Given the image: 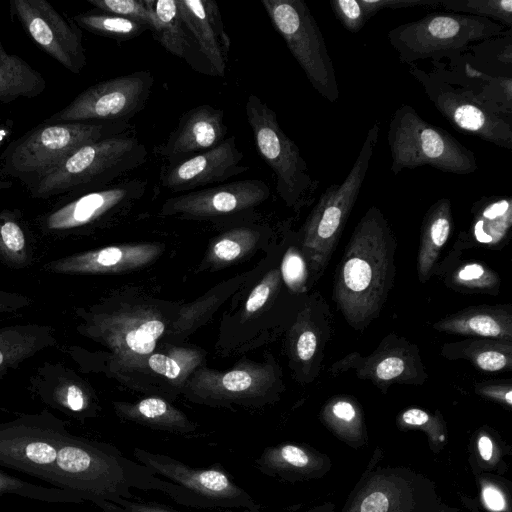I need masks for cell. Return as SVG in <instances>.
Wrapping results in <instances>:
<instances>
[{
    "mask_svg": "<svg viewBox=\"0 0 512 512\" xmlns=\"http://www.w3.org/2000/svg\"><path fill=\"white\" fill-rule=\"evenodd\" d=\"M224 111L209 104H201L186 111L175 129L154 152L174 165L220 144L227 135Z\"/></svg>",
    "mask_w": 512,
    "mask_h": 512,
    "instance_id": "obj_18",
    "label": "cell"
},
{
    "mask_svg": "<svg viewBox=\"0 0 512 512\" xmlns=\"http://www.w3.org/2000/svg\"><path fill=\"white\" fill-rule=\"evenodd\" d=\"M483 500L492 511L499 512L505 509V500L500 491L494 487L488 486L483 489Z\"/></svg>",
    "mask_w": 512,
    "mask_h": 512,
    "instance_id": "obj_49",
    "label": "cell"
},
{
    "mask_svg": "<svg viewBox=\"0 0 512 512\" xmlns=\"http://www.w3.org/2000/svg\"><path fill=\"white\" fill-rule=\"evenodd\" d=\"M102 512H179L159 503L135 501L133 499H120L117 503L102 502L97 506ZM224 512H261L260 506L253 509L234 511L226 509Z\"/></svg>",
    "mask_w": 512,
    "mask_h": 512,
    "instance_id": "obj_39",
    "label": "cell"
},
{
    "mask_svg": "<svg viewBox=\"0 0 512 512\" xmlns=\"http://www.w3.org/2000/svg\"><path fill=\"white\" fill-rule=\"evenodd\" d=\"M0 240L4 248L11 253H20L25 247L24 233L12 220H6L0 225Z\"/></svg>",
    "mask_w": 512,
    "mask_h": 512,
    "instance_id": "obj_45",
    "label": "cell"
},
{
    "mask_svg": "<svg viewBox=\"0 0 512 512\" xmlns=\"http://www.w3.org/2000/svg\"><path fill=\"white\" fill-rule=\"evenodd\" d=\"M376 121L349 173L340 184L333 183L320 196L303 230V251L309 267L320 275L329 263L349 215L360 194L379 137Z\"/></svg>",
    "mask_w": 512,
    "mask_h": 512,
    "instance_id": "obj_7",
    "label": "cell"
},
{
    "mask_svg": "<svg viewBox=\"0 0 512 512\" xmlns=\"http://www.w3.org/2000/svg\"><path fill=\"white\" fill-rule=\"evenodd\" d=\"M10 9L30 38L74 74L87 64L81 28L46 0H11Z\"/></svg>",
    "mask_w": 512,
    "mask_h": 512,
    "instance_id": "obj_13",
    "label": "cell"
},
{
    "mask_svg": "<svg viewBox=\"0 0 512 512\" xmlns=\"http://www.w3.org/2000/svg\"><path fill=\"white\" fill-rule=\"evenodd\" d=\"M479 395L507 406L512 405V384L510 381L482 382L475 385Z\"/></svg>",
    "mask_w": 512,
    "mask_h": 512,
    "instance_id": "obj_44",
    "label": "cell"
},
{
    "mask_svg": "<svg viewBox=\"0 0 512 512\" xmlns=\"http://www.w3.org/2000/svg\"><path fill=\"white\" fill-rule=\"evenodd\" d=\"M72 19L81 29L120 41L133 39L150 30L145 23L104 12L81 13Z\"/></svg>",
    "mask_w": 512,
    "mask_h": 512,
    "instance_id": "obj_30",
    "label": "cell"
},
{
    "mask_svg": "<svg viewBox=\"0 0 512 512\" xmlns=\"http://www.w3.org/2000/svg\"><path fill=\"white\" fill-rule=\"evenodd\" d=\"M397 242L382 211L370 207L355 226L338 265L333 300L357 330L377 318L395 278Z\"/></svg>",
    "mask_w": 512,
    "mask_h": 512,
    "instance_id": "obj_1",
    "label": "cell"
},
{
    "mask_svg": "<svg viewBox=\"0 0 512 512\" xmlns=\"http://www.w3.org/2000/svg\"><path fill=\"white\" fill-rule=\"evenodd\" d=\"M133 455L154 474L181 487L186 496L185 506L199 509H253L259 506L219 463L208 468H193L171 456L138 447L134 448Z\"/></svg>",
    "mask_w": 512,
    "mask_h": 512,
    "instance_id": "obj_10",
    "label": "cell"
},
{
    "mask_svg": "<svg viewBox=\"0 0 512 512\" xmlns=\"http://www.w3.org/2000/svg\"><path fill=\"white\" fill-rule=\"evenodd\" d=\"M471 212L470 227L460 234L457 244L491 249L503 247L512 228V198L499 195L482 197L473 204Z\"/></svg>",
    "mask_w": 512,
    "mask_h": 512,
    "instance_id": "obj_22",
    "label": "cell"
},
{
    "mask_svg": "<svg viewBox=\"0 0 512 512\" xmlns=\"http://www.w3.org/2000/svg\"><path fill=\"white\" fill-rule=\"evenodd\" d=\"M308 512H324V510H323V508H322V507H321V508H320V507H318V508L313 509V510L308 511Z\"/></svg>",
    "mask_w": 512,
    "mask_h": 512,
    "instance_id": "obj_51",
    "label": "cell"
},
{
    "mask_svg": "<svg viewBox=\"0 0 512 512\" xmlns=\"http://www.w3.org/2000/svg\"><path fill=\"white\" fill-rule=\"evenodd\" d=\"M401 470L379 471L363 482L364 487L342 512H435L425 511L417 501V476Z\"/></svg>",
    "mask_w": 512,
    "mask_h": 512,
    "instance_id": "obj_19",
    "label": "cell"
},
{
    "mask_svg": "<svg viewBox=\"0 0 512 512\" xmlns=\"http://www.w3.org/2000/svg\"><path fill=\"white\" fill-rule=\"evenodd\" d=\"M121 416L131 421L167 432L192 433L196 427L181 411L158 397H149L135 405H119Z\"/></svg>",
    "mask_w": 512,
    "mask_h": 512,
    "instance_id": "obj_29",
    "label": "cell"
},
{
    "mask_svg": "<svg viewBox=\"0 0 512 512\" xmlns=\"http://www.w3.org/2000/svg\"><path fill=\"white\" fill-rule=\"evenodd\" d=\"M401 421L407 426L428 427L429 430L439 433L440 420L432 417L426 411L419 408H410L401 414Z\"/></svg>",
    "mask_w": 512,
    "mask_h": 512,
    "instance_id": "obj_47",
    "label": "cell"
},
{
    "mask_svg": "<svg viewBox=\"0 0 512 512\" xmlns=\"http://www.w3.org/2000/svg\"><path fill=\"white\" fill-rule=\"evenodd\" d=\"M157 254L153 245L109 246L55 262L51 269L64 273L116 272L141 266Z\"/></svg>",
    "mask_w": 512,
    "mask_h": 512,
    "instance_id": "obj_24",
    "label": "cell"
},
{
    "mask_svg": "<svg viewBox=\"0 0 512 512\" xmlns=\"http://www.w3.org/2000/svg\"><path fill=\"white\" fill-rule=\"evenodd\" d=\"M432 328L444 333L512 342V308L511 305L470 306L447 315Z\"/></svg>",
    "mask_w": 512,
    "mask_h": 512,
    "instance_id": "obj_23",
    "label": "cell"
},
{
    "mask_svg": "<svg viewBox=\"0 0 512 512\" xmlns=\"http://www.w3.org/2000/svg\"><path fill=\"white\" fill-rule=\"evenodd\" d=\"M453 228L451 201L441 198L425 213L420 229V243L417 255L419 281L425 283L432 274L443 246Z\"/></svg>",
    "mask_w": 512,
    "mask_h": 512,
    "instance_id": "obj_25",
    "label": "cell"
},
{
    "mask_svg": "<svg viewBox=\"0 0 512 512\" xmlns=\"http://www.w3.org/2000/svg\"><path fill=\"white\" fill-rule=\"evenodd\" d=\"M318 347V337L311 327L304 328L296 340V355L302 362H309L315 355Z\"/></svg>",
    "mask_w": 512,
    "mask_h": 512,
    "instance_id": "obj_46",
    "label": "cell"
},
{
    "mask_svg": "<svg viewBox=\"0 0 512 512\" xmlns=\"http://www.w3.org/2000/svg\"><path fill=\"white\" fill-rule=\"evenodd\" d=\"M180 16L212 75L223 77L229 60L231 40L220 9L214 0H177Z\"/></svg>",
    "mask_w": 512,
    "mask_h": 512,
    "instance_id": "obj_20",
    "label": "cell"
},
{
    "mask_svg": "<svg viewBox=\"0 0 512 512\" xmlns=\"http://www.w3.org/2000/svg\"><path fill=\"white\" fill-rule=\"evenodd\" d=\"M61 407L77 415H85L89 409V401L83 390L77 385H68L57 396Z\"/></svg>",
    "mask_w": 512,
    "mask_h": 512,
    "instance_id": "obj_42",
    "label": "cell"
},
{
    "mask_svg": "<svg viewBox=\"0 0 512 512\" xmlns=\"http://www.w3.org/2000/svg\"><path fill=\"white\" fill-rule=\"evenodd\" d=\"M270 187L259 179H244L190 191L167 199L165 215L212 218L251 210L268 199Z\"/></svg>",
    "mask_w": 512,
    "mask_h": 512,
    "instance_id": "obj_15",
    "label": "cell"
},
{
    "mask_svg": "<svg viewBox=\"0 0 512 512\" xmlns=\"http://www.w3.org/2000/svg\"><path fill=\"white\" fill-rule=\"evenodd\" d=\"M261 4L312 87L335 103L339 98L336 72L308 5L302 0H261Z\"/></svg>",
    "mask_w": 512,
    "mask_h": 512,
    "instance_id": "obj_9",
    "label": "cell"
},
{
    "mask_svg": "<svg viewBox=\"0 0 512 512\" xmlns=\"http://www.w3.org/2000/svg\"><path fill=\"white\" fill-rule=\"evenodd\" d=\"M391 172L431 166L446 173L468 175L478 168L473 151L441 127L430 124L408 104L391 117L387 134Z\"/></svg>",
    "mask_w": 512,
    "mask_h": 512,
    "instance_id": "obj_6",
    "label": "cell"
},
{
    "mask_svg": "<svg viewBox=\"0 0 512 512\" xmlns=\"http://www.w3.org/2000/svg\"><path fill=\"white\" fill-rule=\"evenodd\" d=\"M446 283L463 293L497 294L500 278L496 272L478 262H464L451 270Z\"/></svg>",
    "mask_w": 512,
    "mask_h": 512,
    "instance_id": "obj_31",
    "label": "cell"
},
{
    "mask_svg": "<svg viewBox=\"0 0 512 512\" xmlns=\"http://www.w3.org/2000/svg\"><path fill=\"white\" fill-rule=\"evenodd\" d=\"M335 17L351 33L359 32L378 9L375 0H331Z\"/></svg>",
    "mask_w": 512,
    "mask_h": 512,
    "instance_id": "obj_35",
    "label": "cell"
},
{
    "mask_svg": "<svg viewBox=\"0 0 512 512\" xmlns=\"http://www.w3.org/2000/svg\"><path fill=\"white\" fill-rule=\"evenodd\" d=\"M9 494L45 503L80 504L84 502L71 491L30 483L0 469V497Z\"/></svg>",
    "mask_w": 512,
    "mask_h": 512,
    "instance_id": "obj_32",
    "label": "cell"
},
{
    "mask_svg": "<svg viewBox=\"0 0 512 512\" xmlns=\"http://www.w3.org/2000/svg\"><path fill=\"white\" fill-rule=\"evenodd\" d=\"M149 367L168 379H176L181 374L180 364L173 358L163 354H153L148 359Z\"/></svg>",
    "mask_w": 512,
    "mask_h": 512,
    "instance_id": "obj_48",
    "label": "cell"
},
{
    "mask_svg": "<svg viewBox=\"0 0 512 512\" xmlns=\"http://www.w3.org/2000/svg\"><path fill=\"white\" fill-rule=\"evenodd\" d=\"M282 275L287 285L293 289L299 288L306 279V263L301 255L294 249H290L282 263Z\"/></svg>",
    "mask_w": 512,
    "mask_h": 512,
    "instance_id": "obj_41",
    "label": "cell"
},
{
    "mask_svg": "<svg viewBox=\"0 0 512 512\" xmlns=\"http://www.w3.org/2000/svg\"><path fill=\"white\" fill-rule=\"evenodd\" d=\"M478 449L484 460H490L492 457L493 446L488 436H481L478 441Z\"/></svg>",
    "mask_w": 512,
    "mask_h": 512,
    "instance_id": "obj_50",
    "label": "cell"
},
{
    "mask_svg": "<svg viewBox=\"0 0 512 512\" xmlns=\"http://www.w3.org/2000/svg\"><path fill=\"white\" fill-rule=\"evenodd\" d=\"M164 330V323L158 319L134 323L120 336V345L134 355L150 354Z\"/></svg>",
    "mask_w": 512,
    "mask_h": 512,
    "instance_id": "obj_34",
    "label": "cell"
},
{
    "mask_svg": "<svg viewBox=\"0 0 512 512\" xmlns=\"http://www.w3.org/2000/svg\"><path fill=\"white\" fill-rule=\"evenodd\" d=\"M151 15L150 31L169 53L184 59L195 70L212 75L179 12L177 0H145Z\"/></svg>",
    "mask_w": 512,
    "mask_h": 512,
    "instance_id": "obj_21",
    "label": "cell"
},
{
    "mask_svg": "<svg viewBox=\"0 0 512 512\" xmlns=\"http://www.w3.org/2000/svg\"><path fill=\"white\" fill-rule=\"evenodd\" d=\"M148 151L127 132L85 144L30 188L35 198L105 188L147 161Z\"/></svg>",
    "mask_w": 512,
    "mask_h": 512,
    "instance_id": "obj_4",
    "label": "cell"
},
{
    "mask_svg": "<svg viewBox=\"0 0 512 512\" xmlns=\"http://www.w3.org/2000/svg\"><path fill=\"white\" fill-rule=\"evenodd\" d=\"M154 81L150 71L141 70L98 82L44 122H127L145 107Z\"/></svg>",
    "mask_w": 512,
    "mask_h": 512,
    "instance_id": "obj_11",
    "label": "cell"
},
{
    "mask_svg": "<svg viewBox=\"0 0 512 512\" xmlns=\"http://www.w3.org/2000/svg\"><path fill=\"white\" fill-rule=\"evenodd\" d=\"M128 129L127 122H43L5 149L2 171L30 189L81 146Z\"/></svg>",
    "mask_w": 512,
    "mask_h": 512,
    "instance_id": "obj_3",
    "label": "cell"
},
{
    "mask_svg": "<svg viewBox=\"0 0 512 512\" xmlns=\"http://www.w3.org/2000/svg\"><path fill=\"white\" fill-rule=\"evenodd\" d=\"M449 12L491 19L509 30L512 27V0H441Z\"/></svg>",
    "mask_w": 512,
    "mask_h": 512,
    "instance_id": "obj_33",
    "label": "cell"
},
{
    "mask_svg": "<svg viewBox=\"0 0 512 512\" xmlns=\"http://www.w3.org/2000/svg\"><path fill=\"white\" fill-rule=\"evenodd\" d=\"M260 473L284 481H299L312 476L317 460L300 445L282 443L266 447L255 460Z\"/></svg>",
    "mask_w": 512,
    "mask_h": 512,
    "instance_id": "obj_27",
    "label": "cell"
},
{
    "mask_svg": "<svg viewBox=\"0 0 512 512\" xmlns=\"http://www.w3.org/2000/svg\"><path fill=\"white\" fill-rule=\"evenodd\" d=\"M279 282V272L271 271L264 280L259 283L249 295L245 308L249 313L259 310L268 300L273 287Z\"/></svg>",
    "mask_w": 512,
    "mask_h": 512,
    "instance_id": "obj_43",
    "label": "cell"
},
{
    "mask_svg": "<svg viewBox=\"0 0 512 512\" xmlns=\"http://www.w3.org/2000/svg\"><path fill=\"white\" fill-rule=\"evenodd\" d=\"M258 237L251 228L242 227L224 234L213 246L214 256L221 261L236 259Z\"/></svg>",
    "mask_w": 512,
    "mask_h": 512,
    "instance_id": "obj_37",
    "label": "cell"
},
{
    "mask_svg": "<svg viewBox=\"0 0 512 512\" xmlns=\"http://www.w3.org/2000/svg\"><path fill=\"white\" fill-rule=\"evenodd\" d=\"M147 186V180L134 178L88 192L49 214L46 226L50 230L61 231L94 223L129 208L141 199Z\"/></svg>",
    "mask_w": 512,
    "mask_h": 512,
    "instance_id": "obj_17",
    "label": "cell"
},
{
    "mask_svg": "<svg viewBox=\"0 0 512 512\" xmlns=\"http://www.w3.org/2000/svg\"><path fill=\"white\" fill-rule=\"evenodd\" d=\"M324 417L338 427H351L359 421V412L350 397L341 396L333 398L325 406Z\"/></svg>",
    "mask_w": 512,
    "mask_h": 512,
    "instance_id": "obj_38",
    "label": "cell"
},
{
    "mask_svg": "<svg viewBox=\"0 0 512 512\" xmlns=\"http://www.w3.org/2000/svg\"><path fill=\"white\" fill-rule=\"evenodd\" d=\"M247 122L260 156L272 169L276 191L287 206L300 207L314 192V180L297 144L281 128L276 112L257 95L245 104Z\"/></svg>",
    "mask_w": 512,
    "mask_h": 512,
    "instance_id": "obj_8",
    "label": "cell"
},
{
    "mask_svg": "<svg viewBox=\"0 0 512 512\" xmlns=\"http://www.w3.org/2000/svg\"><path fill=\"white\" fill-rule=\"evenodd\" d=\"M433 64L430 71L411 64L408 72L422 85L439 113L457 130L511 150V118L493 110L453 65L448 67L442 61Z\"/></svg>",
    "mask_w": 512,
    "mask_h": 512,
    "instance_id": "obj_2",
    "label": "cell"
},
{
    "mask_svg": "<svg viewBox=\"0 0 512 512\" xmlns=\"http://www.w3.org/2000/svg\"><path fill=\"white\" fill-rule=\"evenodd\" d=\"M254 377L245 370H233L222 375L214 389L219 395L243 394L250 391L254 386Z\"/></svg>",
    "mask_w": 512,
    "mask_h": 512,
    "instance_id": "obj_40",
    "label": "cell"
},
{
    "mask_svg": "<svg viewBox=\"0 0 512 512\" xmlns=\"http://www.w3.org/2000/svg\"><path fill=\"white\" fill-rule=\"evenodd\" d=\"M45 89L46 81L41 73L18 55L7 53L0 40V102L32 99Z\"/></svg>",
    "mask_w": 512,
    "mask_h": 512,
    "instance_id": "obj_28",
    "label": "cell"
},
{
    "mask_svg": "<svg viewBox=\"0 0 512 512\" xmlns=\"http://www.w3.org/2000/svg\"><path fill=\"white\" fill-rule=\"evenodd\" d=\"M441 355L468 360L479 371L498 373L512 369V342L492 338H472L446 343Z\"/></svg>",
    "mask_w": 512,
    "mask_h": 512,
    "instance_id": "obj_26",
    "label": "cell"
},
{
    "mask_svg": "<svg viewBox=\"0 0 512 512\" xmlns=\"http://www.w3.org/2000/svg\"><path fill=\"white\" fill-rule=\"evenodd\" d=\"M104 13L133 19L151 28L152 15L145 0H87Z\"/></svg>",
    "mask_w": 512,
    "mask_h": 512,
    "instance_id": "obj_36",
    "label": "cell"
},
{
    "mask_svg": "<svg viewBox=\"0 0 512 512\" xmlns=\"http://www.w3.org/2000/svg\"><path fill=\"white\" fill-rule=\"evenodd\" d=\"M350 368L359 378L382 388L393 383L421 384L427 379L417 346L395 334L384 338L370 355L352 353L336 362L331 371L338 373Z\"/></svg>",
    "mask_w": 512,
    "mask_h": 512,
    "instance_id": "obj_14",
    "label": "cell"
},
{
    "mask_svg": "<svg viewBox=\"0 0 512 512\" xmlns=\"http://www.w3.org/2000/svg\"><path fill=\"white\" fill-rule=\"evenodd\" d=\"M244 153L238 148L235 136L226 137L216 147L174 165H165L160 172L161 185L172 192L217 184L245 173Z\"/></svg>",
    "mask_w": 512,
    "mask_h": 512,
    "instance_id": "obj_16",
    "label": "cell"
},
{
    "mask_svg": "<svg viewBox=\"0 0 512 512\" xmlns=\"http://www.w3.org/2000/svg\"><path fill=\"white\" fill-rule=\"evenodd\" d=\"M505 33V27L491 19L454 12H435L400 24L387 36L402 63L462 56L473 43Z\"/></svg>",
    "mask_w": 512,
    "mask_h": 512,
    "instance_id": "obj_5",
    "label": "cell"
},
{
    "mask_svg": "<svg viewBox=\"0 0 512 512\" xmlns=\"http://www.w3.org/2000/svg\"><path fill=\"white\" fill-rule=\"evenodd\" d=\"M65 424L43 413L0 424V467L54 484V470Z\"/></svg>",
    "mask_w": 512,
    "mask_h": 512,
    "instance_id": "obj_12",
    "label": "cell"
}]
</instances>
